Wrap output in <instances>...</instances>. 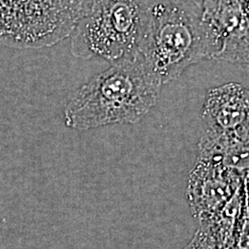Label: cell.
<instances>
[{
    "mask_svg": "<svg viewBox=\"0 0 249 249\" xmlns=\"http://www.w3.org/2000/svg\"><path fill=\"white\" fill-rule=\"evenodd\" d=\"M162 85L140 53L124 57L75 93L66 108L67 124L80 130L136 124L155 107Z\"/></svg>",
    "mask_w": 249,
    "mask_h": 249,
    "instance_id": "obj_1",
    "label": "cell"
},
{
    "mask_svg": "<svg viewBox=\"0 0 249 249\" xmlns=\"http://www.w3.org/2000/svg\"><path fill=\"white\" fill-rule=\"evenodd\" d=\"M220 47L201 9L167 0L142 8L138 53L162 84L178 80L196 63L213 59Z\"/></svg>",
    "mask_w": 249,
    "mask_h": 249,
    "instance_id": "obj_2",
    "label": "cell"
},
{
    "mask_svg": "<svg viewBox=\"0 0 249 249\" xmlns=\"http://www.w3.org/2000/svg\"><path fill=\"white\" fill-rule=\"evenodd\" d=\"M142 7L137 0H94L75 27L72 51L77 56L115 63L138 53Z\"/></svg>",
    "mask_w": 249,
    "mask_h": 249,
    "instance_id": "obj_3",
    "label": "cell"
},
{
    "mask_svg": "<svg viewBox=\"0 0 249 249\" xmlns=\"http://www.w3.org/2000/svg\"><path fill=\"white\" fill-rule=\"evenodd\" d=\"M73 0H0V35L36 42L34 36L59 39L77 25Z\"/></svg>",
    "mask_w": 249,
    "mask_h": 249,
    "instance_id": "obj_4",
    "label": "cell"
},
{
    "mask_svg": "<svg viewBox=\"0 0 249 249\" xmlns=\"http://www.w3.org/2000/svg\"><path fill=\"white\" fill-rule=\"evenodd\" d=\"M201 15L221 46L213 59L249 69V0H203Z\"/></svg>",
    "mask_w": 249,
    "mask_h": 249,
    "instance_id": "obj_5",
    "label": "cell"
},
{
    "mask_svg": "<svg viewBox=\"0 0 249 249\" xmlns=\"http://www.w3.org/2000/svg\"><path fill=\"white\" fill-rule=\"evenodd\" d=\"M245 178L209 160L196 158L187 181V204L199 223L212 220Z\"/></svg>",
    "mask_w": 249,
    "mask_h": 249,
    "instance_id": "obj_6",
    "label": "cell"
},
{
    "mask_svg": "<svg viewBox=\"0 0 249 249\" xmlns=\"http://www.w3.org/2000/svg\"><path fill=\"white\" fill-rule=\"evenodd\" d=\"M201 116L207 128L218 132L249 130V89L236 82L211 88L205 96Z\"/></svg>",
    "mask_w": 249,
    "mask_h": 249,
    "instance_id": "obj_7",
    "label": "cell"
},
{
    "mask_svg": "<svg viewBox=\"0 0 249 249\" xmlns=\"http://www.w3.org/2000/svg\"><path fill=\"white\" fill-rule=\"evenodd\" d=\"M245 178L249 173V132L225 133L206 128L197 146V157Z\"/></svg>",
    "mask_w": 249,
    "mask_h": 249,
    "instance_id": "obj_8",
    "label": "cell"
},
{
    "mask_svg": "<svg viewBox=\"0 0 249 249\" xmlns=\"http://www.w3.org/2000/svg\"><path fill=\"white\" fill-rule=\"evenodd\" d=\"M244 207L245 187L243 183L212 220L199 223L208 226L213 231L219 249H229L234 247L235 234Z\"/></svg>",
    "mask_w": 249,
    "mask_h": 249,
    "instance_id": "obj_9",
    "label": "cell"
},
{
    "mask_svg": "<svg viewBox=\"0 0 249 249\" xmlns=\"http://www.w3.org/2000/svg\"><path fill=\"white\" fill-rule=\"evenodd\" d=\"M184 249H219L215 236L206 225H199L191 241Z\"/></svg>",
    "mask_w": 249,
    "mask_h": 249,
    "instance_id": "obj_10",
    "label": "cell"
},
{
    "mask_svg": "<svg viewBox=\"0 0 249 249\" xmlns=\"http://www.w3.org/2000/svg\"><path fill=\"white\" fill-rule=\"evenodd\" d=\"M234 247L237 249H249V210L246 203V198L244 211L235 234Z\"/></svg>",
    "mask_w": 249,
    "mask_h": 249,
    "instance_id": "obj_11",
    "label": "cell"
},
{
    "mask_svg": "<svg viewBox=\"0 0 249 249\" xmlns=\"http://www.w3.org/2000/svg\"><path fill=\"white\" fill-rule=\"evenodd\" d=\"M93 1L94 0H73L74 8L80 18L88 14L89 9H91Z\"/></svg>",
    "mask_w": 249,
    "mask_h": 249,
    "instance_id": "obj_12",
    "label": "cell"
},
{
    "mask_svg": "<svg viewBox=\"0 0 249 249\" xmlns=\"http://www.w3.org/2000/svg\"><path fill=\"white\" fill-rule=\"evenodd\" d=\"M167 1L198 9H202V3H203V0H167Z\"/></svg>",
    "mask_w": 249,
    "mask_h": 249,
    "instance_id": "obj_13",
    "label": "cell"
},
{
    "mask_svg": "<svg viewBox=\"0 0 249 249\" xmlns=\"http://www.w3.org/2000/svg\"><path fill=\"white\" fill-rule=\"evenodd\" d=\"M244 187H245V198L246 203L248 205L249 210V173L247 175L244 180Z\"/></svg>",
    "mask_w": 249,
    "mask_h": 249,
    "instance_id": "obj_14",
    "label": "cell"
},
{
    "mask_svg": "<svg viewBox=\"0 0 249 249\" xmlns=\"http://www.w3.org/2000/svg\"></svg>",
    "mask_w": 249,
    "mask_h": 249,
    "instance_id": "obj_15",
    "label": "cell"
}]
</instances>
